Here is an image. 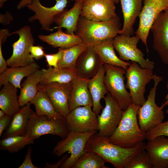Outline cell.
<instances>
[{
  "label": "cell",
  "instance_id": "cell-37",
  "mask_svg": "<svg viewBox=\"0 0 168 168\" xmlns=\"http://www.w3.org/2000/svg\"><path fill=\"white\" fill-rule=\"evenodd\" d=\"M62 51L60 48H59L58 52L55 54H45L44 55L46 61L49 67L58 68V64L61 58Z\"/></svg>",
  "mask_w": 168,
  "mask_h": 168
},
{
  "label": "cell",
  "instance_id": "cell-49",
  "mask_svg": "<svg viewBox=\"0 0 168 168\" xmlns=\"http://www.w3.org/2000/svg\"><path fill=\"white\" fill-rule=\"evenodd\" d=\"M75 2H82L84 0H74Z\"/></svg>",
  "mask_w": 168,
  "mask_h": 168
},
{
  "label": "cell",
  "instance_id": "cell-21",
  "mask_svg": "<svg viewBox=\"0 0 168 168\" xmlns=\"http://www.w3.org/2000/svg\"><path fill=\"white\" fill-rule=\"evenodd\" d=\"M143 0H119L124 18L123 25L119 34L130 36L134 33L133 26L142 11Z\"/></svg>",
  "mask_w": 168,
  "mask_h": 168
},
{
  "label": "cell",
  "instance_id": "cell-45",
  "mask_svg": "<svg viewBox=\"0 0 168 168\" xmlns=\"http://www.w3.org/2000/svg\"><path fill=\"white\" fill-rule=\"evenodd\" d=\"M167 87L168 89V81L167 83ZM166 106H168V93L165 97L163 102L161 106L163 109Z\"/></svg>",
  "mask_w": 168,
  "mask_h": 168
},
{
  "label": "cell",
  "instance_id": "cell-33",
  "mask_svg": "<svg viewBox=\"0 0 168 168\" xmlns=\"http://www.w3.org/2000/svg\"><path fill=\"white\" fill-rule=\"evenodd\" d=\"M34 140L25 134L9 136L0 140V149L11 153H14L21 150L26 146L33 144Z\"/></svg>",
  "mask_w": 168,
  "mask_h": 168
},
{
  "label": "cell",
  "instance_id": "cell-7",
  "mask_svg": "<svg viewBox=\"0 0 168 168\" xmlns=\"http://www.w3.org/2000/svg\"><path fill=\"white\" fill-rule=\"evenodd\" d=\"M153 69L142 68L137 62L131 61L126 70V88L129 90L132 103L140 106L146 101V86L154 74Z\"/></svg>",
  "mask_w": 168,
  "mask_h": 168
},
{
  "label": "cell",
  "instance_id": "cell-25",
  "mask_svg": "<svg viewBox=\"0 0 168 168\" xmlns=\"http://www.w3.org/2000/svg\"><path fill=\"white\" fill-rule=\"evenodd\" d=\"M82 2H75L73 6L69 10L59 14L55 18L54 22L56 26L53 28H64L65 33L71 35L75 34L77 23L80 16Z\"/></svg>",
  "mask_w": 168,
  "mask_h": 168
},
{
  "label": "cell",
  "instance_id": "cell-28",
  "mask_svg": "<svg viewBox=\"0 0 168 168\" xmlns=\"http://www.w3.org/2000/svg\"><path fill=\"white\" fill-rule=\"evenodd\" d=\"M39 39L54 48L66 49L82 42L81 39L76 34L71 35L64 33L62 28H58L56 32L48 35H40Z\"/></svg>",
  "mask_w": 168,
  "mask_h": 168
},
{
  "label": "cell",
  "instance_id": "cell-2",
  "mask_svg": "<svg viewBox=\"0 0 168 168\" xmlns=\"http://www.w3.org/2000/svg\"><path fill=\"white\" fill-rule=\"evenodd\" d=\"M120 18L117 15L105 21H97L80 16L75 34L88 46H94L104 40L114 38L121 30Z\"/></svg>",
  "mask_w": 168,
  "mask_h": 168
},
{
  "label": "cell",
  "instance_id": "cell-18",
  "mask_svg": "<svg viewBox=\"0 0 168 168\" xmlns=\"http://www.w3.org/2000/svg\"><path fill=\"white\" fill-rule=\"evenodd\" d=\"M103 64L93 46H88L76 61L75 71L79 77L89 80L97 73Z\"/></svg>",
  "mask_w": 168,
  "mask_h": 168
},
{
  "label": "cell",
  "instance_id": "cell-6",
  "mask_svg": "<svg viewBox=\"0 0 168 168\" xmlns=\"http://www.w3.org/2000/svg\"><path fill=\"white\" fill-rule=\"evenodd\" d=\"M96 132V130L86 133L70 131L65 139L58 142L52 152L53 154L59 157L66 152L70 153L60 168H71L84 152L88 140Z\"/></svg>",
  "mask_w": 168,
  "mask_h": 168
},
{
  "label": "cell",
  "instance_id": "cell-26",
  "mask_svg": "<svg viewBox=\"0 0 168 168\" xmlns=\"http://www.w3.org/2000/svg\"><path fill=\"white\" fill-rule=\"evenodd\" d=\"M114 38L106 39L94 46L103 65L107 64L122 67L126 70L131 62L120 59L116 55L113 44Z\"/></svg>",
  "mask_w": 168,
  "mask_h": 168
},
{
  "label": "cell",
  "instance_id": "cell-1",
  "mask_svg": "<svg viewBox=\"0 0 168 168\" xmlns=\"http://www.w3.org/2000/svg\"><path fill=\"white\" fill-rule=\"evenodd\" d=\"M145 145L142 142L133 148H124L111 143L109 137L96 133L86 142L85 151L97 153L115 168H124L133 157L145 149Z\"/></svg>",
  "mask_w": 168,
  "mask_h": 168
},
{
  "label": "cell",
  "instance_id": "cell-34",
  "mask_svg": "<svg viewBox=\"0 0 168 168\" xmlns=\"http://www.w3.org/2000/svg\"><path fill=\"white\" fill-rule=\"evenodd\" d=\"M106 161L97 153L85 151L71 168H109Z\"/></svg>",
  "mask_w": 168,
  "mask_h": 168
},
{
  "label": "cell",
  "instance_id": "cell-32",
  "mask_svg": "<svg viewBox=\"0 0 168 168\" xmlns=\"http://www.w3.org/2000/svg\"><path fill=\"white\" fill-rule=\"evenodd\" d=\"M88 46L82 42L66 49L61 48L62 55L58 64V67L67 69L75 70L76 61L81 53Z\"/></svg>",
  "mask_w": 168,
  "mask_h": 168
},
{
  "label": "cell",
  "instance_id": "cell-29",
  "mask_svg": "<svg viewBox=\"0 0 168 168\" xmlns=\"http://www.w3.org/2000/svg\"><path fill=\"white\" fill-rule=\"evenodd\" d=\"M42 70L41 78L39 83L40 84L54 82L61 83H70L77 77L75 70L59 67H49Z\"/></svg>",
  "mask_w": 168,
  "mask_h": 168
},
{
  "label": "cell",
  "instance_id": "cell-15",
  "mask_svg": "<svg viewBox=\"0 0 168 168\" xmlns=\"http://www.w3.org/2000/svg\"><path fill=\"white\" fill-rule=\"evenodd\" d=\"M115 2L112 0H84L80 16L97 21H107L117 16Z\"/></svg>",
  "mask_w": 168,
  "mask_h": 168
},
{
  "label": "cell",
  "instance_id": "cell-38",
  "mask_svg": "<svg viewBox=\"0 0 168 168\" xmlns=\"http://www.w3.org/2000/svg\"><path fill=\"white\" fill-rule=\"evenodd\" d=\"M31 58L38 60L44 57L45 54L44 48L42 46L31 45L29 50Z\"/></svg>",
  "mask_w": 168,
  "mask_h": 168
},
{
  "label": "cell",
  "instance_id": "cell-36",
  "mask_svg": "<svg viewBox=\"0 0 168 168\" xmlns=\"http://www.w3.org/2000/svg\"><path fill=\"white\" fill-rule=\"evenodd\" d=\"M164 136L168 137V120L162 122L146 133V139L150 140L155 137Z\"/></svg>",
  "mask_w": 168,
  "mask_h": 168
},
{
  "label": "cell",
  "instance_id": "cell-31",
  "mask_svg": "<svg viewBox=\"0 0 168 168\" xmlns=\"http://www.w3.org/2000/svg\"><path fill=\"white\" fill-rule=\"evenodd\" d=\"M35 107V113L39 116L46 115L57 118H65L56 110L50 99L43 91L38 90L30 101Z\"/></svg>",
  "mask_w": 168,
  "mask_h": 168
},
{
  "label": "cell",
  "instance_id": "cell-51",
  "mask_svg": "<svg viewBox=\"0 0 168 168\" xmlns=\"http://www.w3.org/2000/svg\"></svg>",
  "mask_w": 168,
  "mask_h": 168
},
{
  "label": "cell",
  "instance_id": "cell-19",
  "mask_svg": "<svg viewBox=\"0 0 168 168\" xmlns=\"http://www.w3.org/2000/svg\"><path fill=\"white\" fill-rule=\"evenodd\" d=\"M148 141L145 149L153 168H168V137L159 136Z\"/></svg>",
  "mask_w": 168,
  "mask_h": 168
},
{
  "label": "cell",
  "instance_id": "cell-8",
  "mask_svg": "<svg viewBox=\"0 0 168 168\" xmlns=\"http://www.w3.org/2000/svg\"><path fill=\"white\" fill-rule=\"evenodd\" d=\"M104 66L105 71L104 82L106 89L121 108L125 110L132 103L130 93L124 84L126 70L107 64Z\"/></svg>",
  "mask_w": 168,
  "mask_h": 168
},
{
  "label": "cell",
  "instance_id": "cell-39",
  "mask_svg": "<svg viewBox=\"0 0 168 168\" xmlns=\"http://www.w3.org/2000/svg\"><path fill=\"white\" fill-rule=\"evenodd\" d=\"M32 152V148L29 146L27 152L25 155V158L22 164L20 166L19 168H40L38 166L34 165L32 162L31 159V154Z\"/></svg>",
  "mask_w": 168,
  "mask_h": 168
},
{
  "label": "cell",
  "instance_id": "cell-23",
  "mask_svg": "<svg viewBox=\"0 0 168 168\" xmlns=\"http://www.w3.org/2000/svg\"><path fill=\"white\" fill-rule=\"evenodd\" d=\"M29 102L20 108L12 117L11 122L3 133L2 138L16 135L25 134L30 117L34 112Z\"/></svg>",
  "mask_w": 168,
  "mask_h": 168
},
{
  "label": "cell",
  "instance_id": "cell-3",
  "mask_svg": "<svg viewBox=\"0 0 168 168\" xmlns=\"http://www.w3.org/2000/svg\"><path fill=\"white\" fill-rule=\"evenodd\" d=\"M139 106L132 103L124 110L118 126L109 137L111 143L122 147L132 148L146 139V133L141 129L138 124Z\"/></svg>",
  "mask_w": 168,
  "mask_h": 168
},
{
  "label": "cell",
  "instance_id": "cell-12",
  "mask_svg": "<svg viewBox=\"0 0 168 168\" xmlns=\"http://www.w3.org/2000/svg\"><path fill=\"white\" fill-rule=\"evenodd\" d=\"M105 105L97 115L99 135L110 137L114 133L122 119L124 110L109 93L104 98Z\"/></svg>",
  "mask_w": 168,
  "mask_h": 168
},
{
  "label": "cell",
  "instance_id": "cell-20",
  "mask_svg": "<svg viewBox=\"0 0 168 168\" xmlns=\"http://www.w3.org/2000/svg\"><path fill=\"white\" fill-rule=\"evenodd\" d=\"M89 80L77 76L72 82L69 100L70 111L80 106L92 107V100L88 87Z\"/></svg>",
  "mask_w": 168,
  "mask_h": 168
},
{
  "label": "cell",
  "instance_id": "cell-35",
  "mask_svg": "<svg viewBox=\"0 0 168 168\" xmlns=\"http://www.w3.org/2000/svg\"><path fill=\"white\" fill-rule=\"evenodd\" d=\"M124 168H153L150 158L145 149L133 157Z\"/></svg>",
  "mask_w": 168,
  "mask_h": 168
},
{
  "label": "cell",
  "instance_id": "cell-50",
  "mask_svg": "<svg viewBox=\"0 0 168 168\" xmlns=\"http://www.w3.org/2000/svg\"><path fill=\"white\" fill-rule=\"evenodd\" d=\"M166 114H168V109L166 111Z\"/></svg>",
  "mask_w": 168,
  "mask_h": 168
},
{
  "label": "cell",
  "instance_id": "cell-9",
  "mask_svg": "<svg viewBox=\"0 0 168 168\" xmlns=\"http://www.w3.org/2000/svg\"><path fill=\"white\" fill-rule=\"evenodd\" d=\"M17 34L19 38L12 44V53L7 60L8 66L10 67L25 66L35 62L31 58L29 52L30 47L35 41L30 27L25 26L13 31L11 35Z\"/></svg>",
  "mask_w": 168,
  "mask_h": 168
},
{
  "label": "cell",
  "instance_id": "cell-44",
  "mask_svg": "<svg viewBox=\"0 0 168 168\" xmlns=\"http://www.w3.org/2000/svg\"><path fill=\"white\" fill-rule=\"evenodd\" d=\"M32 2V0H21L18 4L17 8L19 10L21 9L27 5L30 4Z\"/></svg>",
  "mask_w": 168,
  "mask_h": 168
},
{
  "label": "cell",
  "instance_id": "cell-27",
  "mask_svg": "<svg viewBox=\"0 0 168 168\" xmlns=\"http://www.w3.org/2000/svg\"><path fill=\"white\" fill-rule=\"evenodd\" d=\"M0 91V108L5 114L13 116L20 109L18 88L9 82H7Z\"/></svg>",
  "mask_w": 168,
  "mask_h": 168
},
{
  "label": "cell",
  "instance_id": "cell-24",
  "mask_svg": "<svg viewBox=\"0 0 168 168\" xmlns=\"http://www.w3.org/2000/svg\"><path fill=\"white\" fill-rule=\"evenodd\" d=\"M39 65L35 62L25 66L8 68L0 74V86L9 82L20 90L22 80L39 70Z\"/></svg>",
  "mask_w": 168,
  "mask_h": 168
},
{
  "label": "cell",
  "instance_id": "cell-42",
  "mask_svg": "<svg viewBox=\"0 0 168 168\" xmlns=\"http://www.w3.org/2000/svg\"><path fill=\"white\" fill-rule=\"evenodd\" d=\"M3 43L2 41L0 40V74H1L8 68L7 61L4 58L2 53V45Z\"/></svg>",
  "mask_w": 168,
  "mask_h": 168
},
{
  "label": "cell",
  "instance_id": "cell-22",
  "mask_svg": "<svg viewBox=\"0 0 168 168\" xmlns=\"http://www.w3.org/2000/svg\"><path fill=\"white\" fill-rule=\"evenodd\" d=\"M105 72L103 65L96 74L89 79L88 82V87L93 101L92 110L97 115L99 114L102 108L101 100L108 93L104 82Z\"/></svg>",
  "mask_w": 168,
  "mask_h": 168
},
{
  "label": "cell",
  "instance_id": "cell-40",
  "mask_svg": "<svg viewBox=\"0 0 168 168\" xmlns=\"http://www.w3.org/2000/svg\"><path fill=\"white\" fill-rule=\"evenodd\" d=\"M12 117L7 115L2 119H0V137L2 135L3 132L9 126L12 120Z\"/></svg>",
  "mask_w": 168,
  "mask_h": 168
},
{
  "label": "cell",
  "instance_id": "cell-13",
  "mask_svg": "<svg viewBox=\"0 0 168 168\" xmlns=\"http://www.w3.org/2000/svg\"><path fill=\"white\" fill-rule=\"evenodd\" d=\"M92 107L81 106L70 111L65 117L69 132L86 133L98 130L97 116Z\"/></svg>",
  "mask_w": 168,
  "mask_h": 168
},
{
  "label": "cell",
  "instance_id": "cell-43",
  "mask_svg": "<svg viewBox=\"0 0 168 168\" xmlns=\"http://www.w3.org/2000/svg\"><path fill=\"white\" fill-rule=\"evenodd\" d=\"M68 155L66 154L63 156L62 158L56 163L54 164H50L48 163H45V168H57L60 167L63 162L68 157Z\"/></svg>",
  "mask_w": 168,
  "mask_h": 168
},
{
  "label": "cell",
  "instance_id": "cell-41",
  "mask_svg": "<svg viewBox=\"0 0 168 168\" xmlns=\"http://www.w3.org/2000/svg\"><path fill=\"white\" fill-rule=\"evenodd\" d=\"M14 20L11 13L7 12L5 14H0V22L3 26L8 25Z\"/></svg>",
  "mask_w": 168,
  "mask_h": 168
},
{
  "label": "cell",
  "instance_id": "cell-4",
  "mask_svg": "<svg viewBox=\"0 0 168 168\" xmlns=\"http://www.w3.org/2000/svg\"><path fill=\"white\" fill-rule=\"evenodd\" d=\"M69 132L65 118L39 116L34 112L30 117L25 135L34 140L46 134L57 135L63 139Z\"/></svg>",
  "mask_w": 168,
  "mask_h": 168
},
{
  "label": "cell",
  "instance_id": "cell-11",
  "mask_svg": "<svg viewBox=\"0 0 168 168\" xmlns=\"http://www.w3.org/2000/svg\"><path fill=\"white\" fill-rule=\"evenodd\" d=\"M143 4L138 27L135 33L148 52L147 42L150 28L159 15L168 8V0H143Z\"/></svg>",
  "mask_w": 168,
  "mask_h": 168
},
{
  "label": "cell",
  "instance_id": "cell-16",
  "mask_svg": "<svg viewBox=\"0 0 168 168\" xmlns=\"http://www.w3.org/2000/svg\"><path fill=\"white\" fill-rule=\"evenodd\" d=\"M71 82L65 83L54 82L38 85V90H42L48 95L56 111L65 118L70 112L69 100Z\"/></svg>",
  "mask_w": 168,
  "mask_h": 168
},
{
  "label": "cell",
  "instance_id": "cell-14",
  "mask_svg": "<svg viewBox=\"0 0 168 168\" xmlns=\"http://www.w3.org/2000/svg\"><path fill=\"white\" fill-rule=\"evenodd\" d=\"M55 5L50 7H45L41 3L40 0H32L30 4L26 6L29 9L33 11L35 14L28 19L29 22L35 20L39 21L41 25V29L52 31L50 26L54 22L55 17L59 14L67 10L65 9L68 0H55Z\"/></svg>",
  "mask_w": 168,
  "mask_h": 168
},
{
  "label": "cell",
  "instance_id": "cell-48",
  "mask_svg": "<svg viewBox=\"0 0 168 168\" xmlns=\"http://www.w3.org/2000/svg\"><path fill=\"white\" fill-rule=\"evenodd\" d=\"M115 3H118L119 2V0H112Z\"/></svg>",
  "mask_w": 168,
  "mask_h": 168
},
{
  "label": "cell",
  "instance_id": "cell-47",
  "mask_svg": "<svg viewBox=\"0 0 168 168\" xmlns=\"http://www.w3.org/2000/svg\"><path fill=\"white\" fill-rule=\"evenodd\" d=\"M8 0H0V8H2L3 6V5Z\"/></svg>",
  "mask_w": 168,
  "mask_h": 168
},
{
  "label": "cell",
  "instance_id": "cell-30",
  "mask_svg": "<svg viewBox=\"0 0 168 168\" xmlns=\"http://www.w3.org/2000/svg\"><path fill=\"white\" fill-rule=\"evenodd\" d=\"M42 70H38L26 77L21 84L19 96L21 107L30 102L36 96L38 91V85L41 80Z\"/></svg>",
  "mask_w": 168,
  "mask_h": 168
},
{
  "label": "cell",
  "instance_id": "cell-10",
  "mask_svg": "<svg viewBox=\"0 0 168 168\" xmlns=\"http://www.w3.org/2000/svg\"><path fill=\"white\" fill-rule=\"evenodd\" d=\"M140 40L136 35L133 36L122 34L117 35L113 39L114 48L121 60L135 62L142 68L153 69L155 63L145 59L143 53L137 48Z\"/></svg>",
  "mask_w": 168,
  "mask_h": 168
},
{
  "label": "cell",
  "instance_id": "cell-5",
  "mask_svg": "<svg viewBox=\"0 0 168 168\" xmlns=\"http://www.w3.org/2000/svg\"><path fill=\"white\" fill-rule=\"evenodd\" d=\"M153 86L150 90L147 99L137 111V118L141 129L146 133L162 122L165 118L163 109L155 102L157 88L162 77L154 74Z\"/></svg>",
  "mask_w": 168,
  "mask_h": 168
},
{
  "label": "cell",
  "instance_id": "cell-17",
  "mask_svg": "<svg viewBox=\"0 0 168 168\" xmlns=\"http://www.w3.org/2000/svg\"><path fill=\"white\" fill-rule=\"evenodd\" d=\"M153 47L165 64H168V8L161 12L152 25Z\"/></svg>",
  "mask_w": 168,
  "mask_h": 168
},
{
  "label": "cell",
  "instance_id": "cell-46",
  "mask_svg": "<svg viewBox=\"0 0 168 168\" xmlns=\"http://www.w3.org/2000/svg\"><path fill=\"white\" fill-rule=\"evenodd\" d=\"M6 115L5 113L2 110H0V119L3 118Z\"/></svg>",
  "mask_w": 168,
  "mask_h": 168
}]
</instances>
